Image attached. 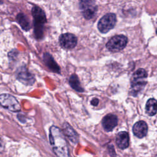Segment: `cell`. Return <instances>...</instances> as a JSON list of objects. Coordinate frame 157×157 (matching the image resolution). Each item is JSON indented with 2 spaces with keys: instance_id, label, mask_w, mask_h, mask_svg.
Segmentation results:
<instances>
[{
  "instance_id": "obj_1",
  "label": "cell",
  "mask_w": 157,
  "mask_h": 157,
  "mask_svg": "<svg viewBox=\"0 0 157 157\" xmlns=\"http://www.w3.org/2000/svg\"><path fill=\"white\" fill-rule=\"evenodd\" d=\"M49 139L53 150L58 157H69V153L64 134L57 126L50 128Z\"/></svg>"
},
{
  "instance_id": "obj_2",
  "label": "cell",
  "mask_w": 157,
  "mask_h": 157,
  "mask_svg": "<svg viewBox=\"0 0 157 157\" xmlns=\"http://www.w3.org/2000/svg\"><path fill=\"white\" fill-rule=\"evenodd\" d=\"M147 77V72L142 68L137 69L133 74L131 82V93L133 96H137L144 88L147 83V82L145 80Z\"/></svg>"
},
{
  "instance_id": "obj_3",
  "label": "cell",
  "mask_w": 157,
  "mask_h": 157,
  "mask_svg": "<svg viewBox=\"0 0 157 157\" xmlns=\"http://www.w3.org/2000/svg\"><path fill=\"white\" fill-rule=\"evenodd\" d=\"M32 15L34 19V33L37 38L43 36V27L46 23V17L42 9L37 6H34L32 9Z\"/></svg>"
},
{
  "instance_id": "obj_4",
  "label": "cell",
  "mask_w": 157,
  "mask_h": 157,
  "mask_svg": "<svg viewBox=\"0 0 157 157\" xmlns=\"http://www.w3.org/2000/svg\"><path fill=\"white\" fill-rule=\"evenodd\" d=\"M117 17L115 14L109 13L104 15L98 21V28L102 33H106L111 30L115 25Z\"/></svg>"
},
{
  "instance_id": "obj_5",
  "label": "cell",
  "mask_w": 157,
  "mask_h": 157,
  "mask_svg": "<svg viewBox=\"0 0 157 157\" xmlns=\"http://www.w3.org/2000/svg\"><path fill=\"white\" fill-rule=\"evenodd\" d=\"M128 43V38L122 34L112 37L106 44L107 48L112 52H117L123 50Z\"/></svg>"
},
{
  "instance_id": "obj_6",
  "label": "cell",
  "mask_w": 157,
  "mask_h": 157,
  "mask_svg": "<svg viewBox=\"0 0 157 157\" xmlns=\"http://www.w3.org/2000/svg\"><path fill=\"white\" fill-rule=\"evenodd\" d=\"M80 8L83 16L87 20L92 18L98 10L94 0H80Z\"/></svg>"
},
{
  "instance_id": "obj_7",
  "label": "cell",
  "mask_w": 157,
  "mask_h": 157,
  "mask_svg": "<svg viewBox=\"0 0 157 157\" xmlns=\"http://www.w3.org/2000/svg\"><path fill=\"white\" fill-rule=\"evenodd\" d=\"M0 103L3 107L12 112H19L21 109L20 105L16 98L9 94H1Z\"/></svg>"
},
{
  "instance_id": "obj_8",
  "label": "cell",
  "mask_w": 157,
  "mask_h": 157,
  "mask_svg": "<svg viewBox=\"0 0 157 157\" xmlns=\"http://www.w3.org/2000/svg\"><path fill=\"white\" fill-rule=\"evenodd\" d=\"M60 45L67 49L73 48L75 47L77 43L76 36L71 33H64L60 36L59 38Z\"/></svg>"
},
{
  "instance_id": "obj_9",
  "label": "cell",
  "mask_w": 157,
  "mask_h": 157,
  "mask_svg": "<svg viewBox=\"0 0 157 157\" xmlns=\"http://www.w3.org/2000/svg\"><path fill=\"white\" fill-rule=\"evenodd\" d=\"M117 117L115 115L112 113H109L105 115L102 120V126L106 131H111L117 125Z\"/></svg>"
},
{
  "instance_id": "obj_10",
  "label": "cell",
  "mask_w": 157,
  "mask_h": 157,
  "mask_svg": "<svg viewBox=\"0 0 157 157\" xmlns=\"http://www.w3.org/2000/svg\"><path fill=\"white\" fill-rule=\"evenodd\" d=\"M147 124L144 121H139L136 122L132 128V132L134 134L139 138H142L145 137L147 135Z\"/></svg>"
},
{
  "instance_id": "obj_11",
  "label": "cell",
  "mask_w": 157,
  "mask_h": 157,
  "mask_svg": "<svg viewBox=\"0 0 157 157\" xmlns=\"http://www.w3.org/2000/svg\"><path fill=\"white\" fill-rule=\"evenodd\" d=\"M116 144L121 149H125L129 144V134L126 131L120 132L116 137Z\"/></svg>"
},
{
  "instance_id": "obj_12",
  "label": "cell",
  "mask_w": 157,
  "mask_h": 157,
  "mask_svg": "<svg viewBox=\"0 0 157 157\" xmlns=\"http://www.w3.org/2000/svg\"><path fill=\"white\" fill-rule=\"evenodd\" d=\"M63 132L66 136L74 144L78 142V135L75 131V130L67 123L63 124Z\"/></svg>"
},
{
  "instance_id": "obj_13",
  "label": "cell",
  "mask_w": 157,
  "mask_h": 157,
  "mask_svg": "<svg viewBox=\"0 0 157 157\" xmlns=\"http://www.w3.org/2000/svg\"><path fill=\"white\" fill-rule=\"evenodd\" d=\"M17 78L21 82L27 85H33V83L34 82V78L33 75H32L30 73H29L25 69L23 71H20L18 72L17 75Z\"/></svg>"
},
{
  "instance_id": "obj_14",
  "label": "cell",
  "mask_w": 157,
  "mask_h": 157,
  "mask_svg": "<svg viewBox=\"0 0 157 157\" xmlns=\"http://www.w3.org/2000/svg\"><path fill=\"white\" fill-rule=\"evenodd\" d=\"M44 59L45 61L46 65L48 67V68H50V69H51L53 72H56L58 73L59 72L60 69L59 66L55 63V60L53 59V58L50 54L47 53H45L44 55Z\"/></svg>"
},
{
  "instance_id": "obj_15",
  "label": "cell",
  "mask_w": 157,
  "mask_h": 157,
  "mask_svg": "<svg viewBox=\"0 0 157 157\" xmlns=\"http://www.w3.org/2000/svg\"><path fill=\"white\" fill-rule=\"evenodd\" d=\"M146 113L150 115L153 116L157 112V101L153 98L148 99L145 105Z\"/></svg>"
},
{
  "instance_id": "obj_16",
  "label": "cell",
  "mask_w": 157,
  "mask_h": 157,
  "mask_svg": "<svg viewBox=\"0 0 157 157\" xmlns=\"http://www.w3.org/2000/svg\"><path fill=\"white\" fill-rule=\"evenodd\" d=\"M17 20L22 29L25 31H28L30 29L29 23L26 17L22 13H20L17 16Z\"/></svg>"
},
{
  "instance_id": "obj_17",
  "label": "cell",
  "mask_w": 157,
  "mask_h": 157,
  "mask_svg": "<svg viewBox=\"0 0 157 157\" xmlns=\"http://www.w3.org/2000/svg\"><path fill=\"white\" fill-rule=\"evenodd\" d=\"M69 84L71 87L75 91L78 92H83V89L80 84L79 80L75 74H72L69 78Z\"/></svg>"
},
{
  "instance_id": "obj_18",
  "label": "cell",
  "mask_w": 157,
  "mask_h": 157,
  "mask_svg": "<svg viewBox=\"0 0 157 157\" xmlns=\"http://www.w3.org/2000/svg\"><path fill=\"white\" fill-rule=\"evenodd\" d=\"M98 103H99V100L97 98H94L91 101V104L94 106H96L98 104Z\"/></svg>"
},
{
  "instance_id": "obj_19",
  "label": "cell",
  "mask_w": 157,
  "mask_h": 157,
  "mask_svg": "<svg viewBox=\"0 0 157 157\" xmlns=\"http://www.w3.org/2000/svg\"><path fill=\"white\" fill-rule=\"evenodd\" d=\"M156 34H157V29H156Z\"/></svg>"
}]
</instances>
